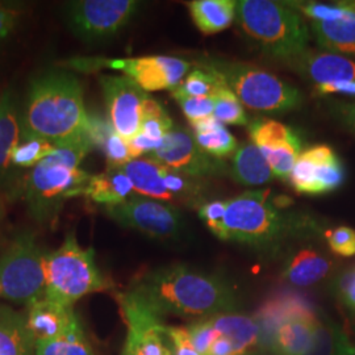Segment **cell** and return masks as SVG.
Segmentation results:
<instances>
[{
	"label": "cell",
	"mask_w": 355,
	"mask_h": 355,
	"mask_svg": "<svg viewBox=\"0 0 355 355\" xmlns=\"http://www.w3.org/2000/svg\"><path fill=\"white\" fill-rule=\"evenodd\" d=\"M186 330L189 333L191 343L202 355H208L212 343L220 336L218 331L209 322L208 318L193 321L186 327Z\"/></svg>",
	"instance_id": "cell-38"
},
{
	"label": "cell",
	"mask_w": 355,
	"mask_h": 355,
	"mask_svg": "<svg viewBox=\"0 0 355 355\" xmlns=\"http://www.w3.org/2000/svg\"><path fill=\"white\" fill-rule=\"evenodd\" d=\"M57 150V145L37 137H21L11 155V165L33 168Z\"/></svg>",
	"instance_id": "cell-35"
},
{
	"label": "cell",
	"mask_w": 355,
	"mask_h": 355,
	"mask_svg": "<svg viewBox=\"0 0 355 355\" xmlns=\"http://www.w3.org/2000/svg\"><path fill=\"white\" fill-rule=\"evenodd\" d=\"M325 239L333 253L345 258L354 257L355 229L349 228V227L329 229L325 233Z\"/></svg>",
	"instance_id": "cell-39"
},
{
	"label": "cell",
	"mask_w": 355,
	"mask_h": 355,
	"mask_svg": "<svg viewBox=\"0 0 355 355\" xmlns=\"http://www.w3.org/2000/svg\"><path fill=\"white\" fill-rule=\"evenodd\" d=\"M318 321L320 316L287 321L275 329L267 346L274 355H303L313 343Z\"/></svg>",
	"instance_id": "cell-23"
},
{
	"label": "cell",
	"mask_w": 355,
	"mask_h": 355,
	"mask_svg": "<svg viewBox=\"0 0 355 355\" xmlns=\"http://www.w3.org/2000/svg\"><path fill=\"white\" fill-rule=\"evenodd\" d=\"M132 291L161 318L200 320L233 312L237 306L236 292L225 280L182 263L144 274L135 280Z\"/></svg>",
	"instance_id": "cell-1"
},
{
	"label": "cell",
	"mask_w": 355,
	"mask_h": 355,
	"mask_svg": "<svg viewBox=\"0 0 355 355\" xmlns=\"http://www.w3.org/2000/svg\"><path fill=\"white\" fill-rule=\"evenodd\" d=\"M26 327L35 343L62 336L76 321L73 306L42 299L26 309Z\"/></svg>",
	"instance_id": "cell-20"
},
{
	"label": "cell",
	"mask_w": 355,
	"mask_h": 355,
	"mask_svg": "<svg viewBox=\"0 0 355 355\" xmlns=\"http://www.w3.org/2000/svg\"><path fill=\"white\" fill-rule=\"evenodd\" d=\"M288 180L297 193L324 195L343 186L345 168L330 146L315 145L299 155Z\"/></svg>",
	"instance_id": "cell-14"
},
{
	"label": "cell",
	"mask_w": 355,
	"mask_h": 355,
	"mask_svg": "<svg viewBox=\"0 0 355 355\" xmlns=\"http://www.w3.org/2000/svg\"><path fill=\"white\" fill-rule=\"evenodd\" d=\"M311 32L327 51L355 60V4H343V11L330 20L311 21Z\"/></svg>",
	"instance_id": "cell-19"
},
{
	"label": "cell",
	"mask_w": 355,
	"mask_h": 355,
	"mask_svg": "<svg viewBox=\"0 0 355 355\" xmlns=\"http://www.w3.org/2000/svg\"><path fill=\"white\" fill-rule=\"evenodd\" d=\"M193 137L204 152L214 158L223 159L239 149V141L215 116L191 123Z\"/></svg>",
	"instance_id": "cell-30"
},
{
	"label": "cell",
	"mask_w": 355,
	"mask_h": 355,
	"mask_svg": "<svg viewBox=\"0 0 355 355\" xmlns=\"http://www.w3.org/2000/svg\"><path fill=\"white\" fill-rule=\"evenodd\" d=\"M208 320L220 336L227 337L233 343L237 355H252L259 345L265 343L262 328L254 316L227 312Z\"/></svg>",
	"instance_id": "cell-22"
},
{
	"label": "cell",
	"mask_w": 355,
	"mask_h": 355,
	"mask_svg": "<svg viewBox=\"0 0 355 355\" xmlns=\"http://www.w3.org/2000/svg\"><path fill=\"white\" fill-rule=\"evenodd\" d=\"M89 112L76 74L51 69L35 76L20 114L21 137H37L60 146L87 135Z\"/></svg>",
	"instance_id": "cell-2"
},
{
	"label": "cell",
	"mask_w": 355,
	"mask_h": 355,
	"mask_svg": "<svg viewBox=\"0 0 355 355\" xmlns=\"http://www.w3.org/2000/svg\"><path fill=\"white\" fill-rule=\"evenodd\" d=\"M108 117L114 130L129 141L140 133L141 116L148 92L130 78L104 74L99 76Z\"/></svg>",
	"instance_id": "cell-15"
},
{
	"label": "cell",
	"mask_w": 355,
	"mask_h": 355,
	"mask_svg": "<svg viewBox=\"0 0 355 355\" xmlns=\"http://www.w3.org/2000/svg\"><path fill=\"white\" fill-rule=\"evenodd\" d=\"M94 149L89 135L57 146V150L31 170L26 183L28 214L38 224L54 223L64 204L85 196L89 173L79 166Z\"/></svg>",
	"instance_id": "cell-3"
},
{
	"label": "cell",
	"mask_w": 355,
	"mask_h": 355,
	"mask_svg": "<svg viewBox=\"0 0 355 355\" xmlns=\"http://www.w3.org/2000/svg\"><path fill=\"white\" fill-rule=\"evenodd\" d=\"M191 17L204 35L225 31L236 20L237 1L234 0H193L189 4Z\"/></svg>",
	"instance_id": "cell-29"
},
{
	"label": "cell",
	"mask_w": 355,
	"mask_h": 355,
	"mask_svg": "<svg viewBox=\"0 0 355 355\" xmlns=\"http://www.w3.org/2000/svg\"><path fill=\"white\" fill-rule=\"evenodd\" d=\"M162 177L166 189L170 191L175 200L177 199H191L196 195V183L191 182L187 175L174 171L168 167L162 166Z\"/></svg>",
	"instance_id": "cell-41"
},
{
	"label": "cell",
	"mask_w": 355,
	"mask_h": 355,
	"mask_svg": "<svg viewBox=\"0 0 355 355\" xmlns=\"http://www.w3.org/2000/svg\"><path fill=\"white\" fill-rule=\"evenodd\" d=\"M249 136L266 158L274 177L288 179L302 154V140L296 132L279 121L258 119L249 123Z\"/></svg>",
	"instance_id": "cell-16"
},
{
	"label": "cell",
	"mask_w": 355,
	"mask_h": 355,
	"mask_svg": "<svg viewBox=\"0 0 355 355\" xmlns=\"http://www.w3.org/2000/svg\"><path fill=\"white\" fill-rule=\"evenodd\" d=\"M36 349L26 313L0 304V355H31Z\"/></svg>",
	"instance_id": "cell-27"
},
{
	"label": "cell",
	"mask_w": 355,
	"mask_h": 355,
	"mask_svg": "<svg viewBox=\"0 0 355 355\" xmlns=\"http://www.w3.org/2000/svg\"><path fill=\"white\" fill-rule=\"evenodd\" d=\"M101 150L105 155L108 168H121L133 161L128 141L124 140L116 130L104 141Z\"/></svg>",
	"instance_id": "cell-37"
},
{
	"label": "cell",
	"mask_w": 355,
	"mask_h": 355,
	"mask_svg": "<svg viewBox=\"0 0 355 355\" xmlns=\"http://www.w3.org/2000/svg\"><path fill=\"white\" fill-rule=\"evenodd\" d=\"M330 111L337 120L355 135V102L333 103Z\"/></svg>",
	"instance_id": "cell-45"
},
{
	"label": "cell",
	"mask_w": 355,
	"mask_h": 355,
	"mask_svg": "<svg viewBox=\"0 0 355 355\" xmlns=\"http://www.w3.org/2000/svg\"><path fill=\"white\" fill-rule=\"evenodd\" d=\"M198 66L214 74L252 111L287 114L303 103L299 89L258 66L211 57L202 58Z\"/></svg>",
	"instance_id": "cell-6"
},
{
	"label": "cell",
	"mask_w": 355,
	"mask_h": 355,
	"mask_svg": "<svg viewBox=\"0 0 355 355\" xmlns=\"http://www.w3.org/2000/svg\"><path fill=\"white\" fill-rule=\"evenodd\" d=\"M148 158L191 178L224 175L228 171L225 162L204 152L184 128H174Z\"/></svg>",
	"instance_id": "cell-13"
},
{
	"label": "cell",
	"mask_w": 355,
	"mask_h": 355,
	"mask_svg": "<svg viewBox=\"0 0 355 355\" xmlns=\"http://www.w3.org/2000/svg\"><path fill=\"white\" fill-rule=\"evenodd\" d=\"M290 64L305 80L311 82L315 89L355 82V60L331 51L308 49Z\"/></svg>",
	"instance_id": "cell-17"
},
{
	"label": "cell",
	"mask_w": 355,
	"mask_h": 355,
	"mask_svg": "<svg viewBox=\"0 0 355 355\" xmlns=\"http://www.w3.org/2000/svg\"><path fill=\"white\" fill-rule=\"evenodd\" d=\"M263 331L265 345L282 324L296 318H316L318 312L304 296L296 292H280L270 297L254 315Z\"/></svg>",
	"instance_id": "cell-18"
},
{
	"label": "cell",
	"mask_w": 355,
	"mask_h": 355,
	"mask_svg": "<svg viewBox=\"0 0 355 355\" xmlns=\"http://www.w3.org/2000/svg\"><path fill=\"white\" fill-rule=\"evenodd\" d=\"M1 95H3V94H0V105H1Z\"/></svg>",
	"instance_id": "cell-48"
},
{
	"label": "cell",
	"mask_w": 355,
	"mask_h": 355,
	"mask_svg": "<svg viewBox=\"0 0 355 355\" xmlns=\"http://www.w3.org/2000/svg\"><path fill=\"white\" fill-rule=\"evenodd\" d=\"M207 228L221 241L270 248L292 232L312 229L313 225L308 221H291L283 215L270 191H248L224 200L223 216Z\"/></svg>",
	"instance_id": "cell-4"
},
{
	"label": "cell",
	"mask_w": 355,
	"mask_h": 355,
	"mask_svg": "<svg viewBox=\"0 0 355 355\" xmlns=\"http://www.w3.org/2000/svg\"><path fill=\"white\" fill-rule=\"evenodd\" d=\"M230 175L242 186L257 187L274 179V173L266 158L252 141L239 146L232 158Z\"/></svg>",
	"instance_id": "cell-24"
},
{
	"label": "cell",
	"mask_w": 355,
	"mask_h": 355,
	"mask_svg": "<svg viewBox=\"0 0 355 355\" xmlns=\"http://www.w3.org/2000/svg\"><path fill=\"white\" fill-rule=\"evenodd\" d=\"M116 299L127 325L121 355H173L167 325L159 315L132 290L116 293Z\"/></svg>",
	"instance_id": "cell-11"
},
{
	"label": "cell",
	"mask_w": 355,
	"mask_h": 355,
	"mask_svg": "<svg viewBox=\"0 0 355 355\" xmlns=\"http://www.w3.org/2000/svg\"><path fill=\"white\" fill-rule=\"evenodd\" d=\"M303 355H355V343L341 325L320 318L313 343Z\"/></svg>",
	"instance_id": "cell-31"
},
{
	"label": "cell",
	"mask_w": 355,
	"mask_h": 355,
	"mask_svg": "<svg viewBox=\"0 0 355 355\" xmlns=\"http://www.w3.org/2000/svg\"><path fill=\"white\" fill-rule=\"evenodd\" d=\"M104 208L107 216L117 224L157 240H177L184 229L183 216L175 205L141 195Z\"/></svg>",
	"instance_id": "cell-12"
},
{
	"label": "cell",
	"mask_w": 355,
	"mask_h": 355,
	"mask_svg": "<svg viewBox=\"0 0 355 355\" xmlns=\"http://www.w3.org/2000/svg\"><path fill=\"white\" fill-rule=\"evenodd\" d=\"M180 105L182 111L191 123L199 121L205 117L214 116L215 112V101L214 98H187L178 96L174 98Z\"/></svg>",
	"instance_id": "cell-40"
},
{
	"label": "cell",
	"mask_w": 355,
	"mask_h": 355,
	"mask_svg": "<svg viewBox=\"0 0 355 355\" xmlns=\"http://www.w3.org/2000/svg\"><path fill=\"white\" fill-rule=\"evenodd\" d=\"M36 355H94L79 318L62 336L36 343Z\"/></svg>",
	"instance_id": "cell-32"
},
{
	"label": "cell",
	"mask_w": 355,
	"mask_h": 355,
	"mask_svg": "<svg viewBox=\"0 0 355 355\" xmlns=\"http://www.w3.org/2000/svg\"><path fill=\"white\" fill-rule=\"evenodd\" d=\"M252 355H253V354H252Z\"/></svg>",
	"instance_id": "cell-49"
},
{
	"label": "cell",
	"mask_w": 355,
	"mask_h": 355,
	"mask_svg": "<svg viewBox=\"0 0 355 355\" xmlns=\"http://www.w3.org/2000/svg\"><path fill=\"white\" fill-rule=\"evenodd\" d=\"M236 20L266 55L291 64L308 51L309 28L292 6L270 0L237 1Z\"/></svg>",
	"instance_id": "cell-5"
},
{
	"label": "cell",
	"mask_w": 355,
	"mask_h": 355,
	"mask_svg": "<svg viewBox=\"0 0 355 355\" xmlns=\"http://www.w3.org/2000/svg\"><path fill=\"white\" fill-rule=\"evenodd\" d=\"M61 64L70 71L78 70L89 73L104 67L117 70L135 80L146 92L162 89L173 91L191 71L189 61L171 55H145L127 60L76 57Z\"/></svg>",
	"instance_id": "cell-9"
},
{
	"label": "cell",
	"mask_w": 355,
	"mask_h": 355,
	"mask_svg": "<svg viewBox=\"0 0 355 355\" xmlns=\"http://www.w3.org/2000/svg\"><path fill=\"white\" fill-rule=\"evenodd\" d=\"M223 83L209 71L202 67H195L186 78L171 91V96H187V98H214Z\"/></svg>",
	"instance_id": "cell-34"
},
{
	"label": "cell",
	"mask_w": 355,
	"mask_h": 355,
	"mask_svg": "<svg viewBox=\"0 0 355 355\" xmlns=\"http://www.w3.org/2000/svg\"><path fill=\"white\" fill-rule=\"evenodd\" d=\"M136 0H76L64 7L70 31L85 42H104L119 35L140 10Z\"/></svg>",
	"instance_id": "cell-10"
},
{
	"label": "cell",
	"mask_w": 355,
	"mask_h": 355,
	"mask_svg": "<svg viewBox=\"0 0 355 355\" xmlns=\"http://www.w3.org/2000/svg\"><path fill=\"white\" fill-rule=\"evenodd\" d=\"M174 128L165 107L152 96H148L142 107L140 133L150 140L162 142Z\"/></svg>",
	"instance_id": "cell-33"
},
{
	"label": "cell",
	"mask_w": 355,
	"mask_h": 355,
	"mask_svg": "<svg viewBox=\"0 0 355 355\" xmlns=\"http://www.w3.org/2000/svg\"><path fill=\"white\" fill-rule=\"evenodd\" d=\"M167 334L171 343L173 355H202L191 343L186 328L167 327Z\"/></svg>",
	"instance_id": "cell-42"
},
{
	"label": "cell",
	"mask_w": 355,
	"mask_h": 355,
	"mask_svg": "<svg viewBox=\"0 0 355 355\" xmlns=\"http://www.w3.org/2000/svg\"><path fill=\"white\" fill-rule=\"evenodd\" d=\"M135 195L130 179L123 168H107L102 174L91 175L85 196L104 207H114Z\"/></svg>",
	"instance_id": "cell-26"
},
{
	"label": "cell",
	"mask_w": 355,
	"mask_h": 355,
	"mask_svg": "<svg viewBox=\"0 0 355 355\" xmlns=\"http://www.w3.org/2000/svg\"><path fill=\"white\" fill-rule=\"evenodd\" d=\"M214 101H215L214 116L221 124L237 125V127L249 125V117L243 110V105L225 85H223L216 92Z\"/></svg>",
	"instance_id": "cell-36"
},
{
	"label": "cell",
	"mask_w": 355,
	"mask_h": 355,
	"mask_svg": "<svg viewBox=\"0 0 355 355\" xmlns=\"http://www.w3.org/2000/svg\"><path fill=\"white\" fill-rule=\"evenodd\" d=\"M108 288L110 282L96 266L94 249H83L74 230L66 234L57 250L46 254L45 299L73 306L83 296Z\"/></svg>",
	"instance_id": "cell-7"
},
{
	"label": "cell",
	"mask_w": 355,
	"mask_h": 355,
	"mask_svg": "<svg viewBox=\"0 0 355 355\" xmlns=\"http://www.w3.org/2000/svg\"><path fill=\"white\" fill-rule=\"evenodd\" d=\"M208 355H237L233 343L229 341L227 337L218 336L212 343Z\"/></svg>",
	"instance_id": "cell-46"
},
{
	"label": "cell",
	"mask_w": 355,
	"mask_h": 355,
	"mask_svg": "<svg viewBox=\"0 0 355 355\" xmlns=\"http://www.w3.org/2000/svg\"><path fill=\"white\" fill-rule=\"evenodd\" d=\"M4 220H6V207H4V203H3V200L0 198V234H1V230H3Z\"/></svg>",
	"instance_id": "cell-47"
},
{
	"label": "cell",
	"mask_w": 355,
	"mask_h": 355,
	"mask_svg": "<svg viewBox=\"0 0 355 355\" xmlns=\"http://www.w3.org/2000/svg\"><path fill=\"white\" fill-rule=\"evenodd\" d=\"M132 182L136 195L150 198L164 203L175 202L174 195L166 189L162 177V165L149 158L133 159L121 167Z\"/></svg>",
	"instance_id": "cell-25"
},
{
	"label": "cell",
	"mask_w": 355,
	"mask_h": 355,
	"mask_svg": "<svg viewBox=\"0 0 355 355\" xmlns=\"http://www.w3.org/2000/svg\"><path fill=\"white\" fill-rule=\"evenodd\" d=\"M331 271L327 254L313 246H303L286 259L282 278L295 287H311L325 279Z\"/></svg>",
	"instance_id": "cell-21"
},
{
	"label": "cell",
	"mask_w": 355,
	"mask_h": 355,
	"mask_svg": "<svg viewBox=\"0 0 355 355\" xmlns=\"http://www.w3.org/2000/svg\"><path fill=\"white\" fill-rule=\"evenodd\" d=\"M20 16L19 6L0 1V44L10 37Z\"/></svg>",
	"instance_id": "cell-43"
},
{
	"label": "cell",
	"mask_w": 355,
	"mask_h": 355,
	"mask_svg": "<svg viewBox=\"0 0 355 355\" xmlns=\"http://www.w3.org/2000/svg\"><path fill=\"white\" fill-rule=\"evenodd\" d=\"M21 139L20 112L15 104L12 94L4 91L0 105V183L8 179L11 155Z\"/></svg>",
	"instance_id": "cell-28"
},
{
	"label": "cell",
	"mask_w": 355,
	"mask_h": 355,
	"mask_svg": "<svg viewBox=\"0 0 355 355\" xmlns=\"http://www.w3.org/2000/svg\"><path fill=\"white\" fill-rule=\"evenodd\" d=\"M45 257L32 232L19 233L0 255V296L26 308L45 299Z\"/></svg>",
	"instance_id": "cell-8"
},
{
	"label": "cell",
	"mask_w": 355,
	"mask_h": 355,
	"mask_svg": "<svg viewBox=\"0 0 355 355\" xmlns=\"http://www.w3.org/2000/svg\"><path fill=\"white\" fill-rule=\"evenodd\" d=\"M337 293L343 304L355 311V270L345 272L340 278L337 283Z\"/></svg>",
	"instance_id": "cell-44"
}]
</instances>
